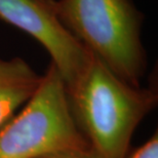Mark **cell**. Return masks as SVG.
Listing matches in <instances>:
<instances>
[{
	"label": "cell",
	"instance_id": "6da1fadb",
	"mask_svg": "<svg viewBox=\"0 0 158 158\" xmlns=\"http://www.w3.org/2000/svg\"><path fill=\"white\" fill-rule=\"evenodd\" d=\"M68 94L79 128L101 158H124L135 131L157 104L154 89L128 84L94 55Z\"/></svg>",
	"mask_w": 158,
	"mask_h": 158
},
{
	"label": "cell",
	"instance_id": "7a4b0ae2",
	"mask_svg": "<svg viewBox=\"0 0 158 158\" xmlns=\"http://www.w3.org/2000/svg\"><path fill=\"white\" fill-rule=\"evenodd\" d=\"M62 26L116 76L140 86L147 69L144 15L131 0H56Z\"/></svg>",
	"mask_w": 158,
	"mask_h": 158
},
{
	"label": "cell",
	"instance_id": "3957f363",
	"mask_svg": "<svg viewBox=\"0 0 158 158\" xmlns=\"http://www.w3.org/2000/svg\"><path fill=\"white\" fill-rule=\"evenodd\" d=\"M88 147L72 112L67 86L50 63L35 94L0 128V158H41Z\"/></svg>",
	"mask_w": 158,
	"mask_h": 158
},
{
	"label": "cell",
	"instance_id": "277c9868",
	"mask_svg": "<svg viewBox=\"0 0 158 158\" xmlns=\"http://www.w3.org/2000/svg\"><path fill=\"white\" fill-rule=\"evenodd\" d=\"M0 19L45 48L68 91L77 84L93 55L59 22L56 0H0Z\"/></svg>",
	"mask_w": 158,
	"mask_h": 158
},
{
	"label": "cell",
	"instance_id": "5b68a950",
	"mask_svg": "<svg viewBox=\"0 0 158 158\" xmlns=\"http://www.w3.org/2000/svg\"><path fill=\"white\" fill-rule=\"evenodd\" d=\"M41 80L42 75L22 58H0V128L35 94Z\"/></svg>",
	"mask_w": 158,
	"mask_h": 158
},
{
	"label": "cell",
	"instance_id": "8992f818",
	"mask_svg": "<svg viewBox=\"0 0 158 158\" xmlns=\"http://www.w3.org/2000/svg\"><path fill=\"white\" fill-rule=\"evenodd\" d=\"M124 158H158V135L155 131L141 146L129 151Z\"/></svg>",
	"mask_w": 158,
	"mask_h": 158
},
{
	"label": "cell",
	"instance_id": "52a82bcc",
	"mask_svg": "<svg viewBox=\"0 0 158 158\" xmlns=\"http://www.w3.org/2000/svg\"><path fill=\"white\" fill-rule=\"evenodd\" d=\"M41 158H101L96 151L91 147L84 148V149L68 150L63 152L50 154V155L41 157Z\"/></svg>",
	"mask_w": 158,
	"mask_h": 158
}]
</instances>
